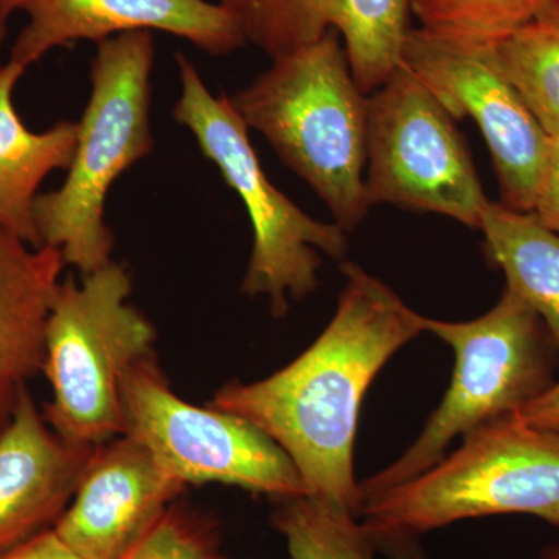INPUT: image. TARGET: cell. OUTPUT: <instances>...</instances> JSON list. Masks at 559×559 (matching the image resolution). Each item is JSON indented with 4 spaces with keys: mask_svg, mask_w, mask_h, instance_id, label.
<instances>
[{
    "mask_svg": "<svg viewBox=\"0 0 559 559\" xmlns=\"http://www.w3.org/2000/svg\"><path fill=\"white\" fill-rule=\"evenodd\" d=\"M179 102L173 116L189 128L221 178L245 202L253 227V250L241 290L263 296L275 318L288 314L290 301L318 288L319 252L345 261L347 231L322 223L297 207L267 179L249 139V128L226 94H210L200 72L178 53Z\"/></svg>",
    "mask_w": 559,
    "mask_h": 559,
    "instance_id": "52a82bcc",
    "label": "cell"
},
{
    "mask_svg": "<svg viewBox=\"0 0 559 559\" xmlns=\"http://www.w3.org/2000/svg\"><path fill=\"white\" fill-rule=\"evenodd\" d=\"M3 38H5V27H3V25H0V49H2ZM2 62H0V69H2Z\"/></svg>",
    "mask_w": 559,
    "mask_h": 559,
    "instance_id": "83f0119b",
    "label": "cell"
},
{
    "mask_svg": "<svg viewBox=\"0 0 559 559\" xmlns=\"http://www.w3.org/2000/svg\"><path fill=\"white\" fill-rule=\"evenodd\" d=\"M370 536L377 550L389 559H430L423 550L418 536L400 533H370Z\"/></svg>",
    "mask_w": 559,
    "mask_h": 559,
    "instance_id": "d4e9b609",
    "label": "cell"
},
{
    "mask_svg": "<svg viewBox=\"0 0 559 559\" xmlns=\"http://www.w3.org/2000/svg\"><path fill=\"white\" fill-rule=\"evenodd\" d=\"M485 252L513 290L543 320L559 359V234L532 212L489 201L481 218Z\"/></svg>",
    "mask_w": 559,
    "mask_h": 559,
    "instance_id": "e0dca14e",
    "label": "cell"
},
{
    "mask_svg": "<svg viewBox=\"0 0 559 559\" xmlns=\"http://www.w3.org/2000/svg\"><path fill=\"white\" fill-rule=\"evenodd\" d=\"M183 489L143 444L120 436L95 448L53 530L80 559H119Z\"/></svg>",
    "mask_w": 559,
    "mask_h": 559,
    "instance_id": "7c38bea8",
    "label": "cell"
},
{
    "mask_svg": "<svg viewBox=\"0 0 559 559\" xmlns=\"http://www.w3.org/2000/svg\"><path fill=\"white\" fill-rule=\"evenodd\" d=\"M25 70L10 60L0 69V229L43 248L35 221L38 189L51 171L69 170L79 121H58L44 132L28 130L13 102Z\"/></svg>",
    "mask_w": 559,
    "mask_h": 559,
    "instance_id": "2e32d148",
    "label": "cell"
},
{
    "mask_svg": "<svg viewBox=\"0 0 559 559\" xmlns=\"http://www.w3.org/2000/svg\"><path fill=\"white\" fill-rule=\"evenodd\" d=\"M0 559H80L66 546L53 527L44 530L13 549L2 551Z\"/></svg>",
    "mask_w": 559,
    "mask_h": 559,
    "instance_id": "603a6c76",
    "label": "cell"
},
{
    "mask_svg": "<svg viewBox=\"0 0 559 559\" xmlns=\"http://www.w3.org/2000/svg\"><path fill=\"white\" fill-rule=\"evenodd\" d=\"M27 2L28 0H0V25L5 27L11 14L22 11Z\"/></svg>",
    "mask_w": 559,
    "mask_h": 559,
    "instance_id": "484cf974",
    "label": "cell"
},
{
    "mask_svg": "<svg viewBox=\"0 0 559 559\" xmlns=\"http://www.w3.org/2000/svg\"><path fill=\"white\" fill-rule=\"evenodd\" d=\"M400 64L421 80L452 119L473 117L487 140L502 204L533 212L550 138L503 75L495 46H465L411 28Z\"/></svg>",
    "mask_w": 559,
    "mask_h": 559,
    "instance_id": "30bf717a",
    "label": "cell"
},
{
    "mask_svg": "<svg viewBox=\"0 0 559 559\" xmlns=\"http://www.w3.org/2000/svg\"><path fill=\"white\" fill-rule=\"evenodd\" d=\"M511 86L549 138H559V5L495 46Z\"/></svg>",
    "mask_w": 559,
    "mask_h": 559,
    "instance_id": "ac0fdd59",
    "label": "cell"
},
{
    "mask_svg": "<svg viewBox=\"0 0 559 559\" xmlns=\"http://www.w3.org/2000/svg\"><path fill=\"white\" fill-rule=\"evenodd\" d=\"M559 0H414L412 14L421 28L465 46H496Z\"/></svg>",
    "mask_w": 559,
    "mask_h": 559,
    "instance_id": "ffe728a7",
    "label": "cell"
},
{
    "mask_svg": "<svg viewBox=\"0 0 559 559\" xmlns=\"http://www.w3.org/2000/svg\"><path fill=\"white\" fill-rule=\"evenodd\" d=\"M121 406L123 436L143 444L183 487L224 484L274 499L308 495L278 444L237 415L180 399L153 353L124 373Z\"/></svg>",
    "mask_w": 559,
    "mask_h": 559,
    "instance_id": "ba28073f",
    "label": "cell"
},
{
    "mask_svg": "<svg viewBox=\"0 0 559 559\" xmlns=\"http://www.w3.org/2000/svg\"><path fill=\"white\" fill-rule=\"evenodd\" d=\"M516 417L535 428L559 432V382H555L538 399L525 404L520 412H516Z\"/></svg>",
    "mask_w": 559,
    "mask_h": 559,
    "instance_id": "cb8c5ba5",
    "label": "cell"
},
{
    "mask_svg": "<svg viewBox=\"0 0 559 559\" xmlns=\"http://www.w3.org/2000/svg\"><path fill=\"white\" fill-rule=\"evenodd\" d=\"M94 451L58 437L22 390L0 432V554L57 524Z\"/></svg>",
    "mask_w": 559,
    "mask_h": 559,
    "instance_id": "5bb4252c",
    "label": "cell"
},
{
    "mask_svg": "<svg viewBox=\"0 0 559 559\" xmlns=\"http://www.w3.org/2000/svg\"><path fill=\"white\" fill-rule=\"evenodd\" d=\"M229 98L246 127L271 143L342 229L348 234L362 223L370 209L369 95L353 79L336 32L272 60L266 72Z\"/></svg>",
    "mask_w": 559,
    "mask_h": 559,
    "instance_id": "7a4b0ae2",
    "label": "cell"
},
{
    "mask_svg": "<svg viewBox=\"0 0 559 559\" xmlns=\"http://www.w3.org/2000/svg\"><path fill=\"white\" fill-rule=\"evenodd\" d=\"M540 559H559L558 544H550V546L544 547V550L540 551Z\"/></svg>",
    "mask_w": 559,
    "mask_h": 559,
    "instance_id": "4316f807",
    "label": "cell"
},
{
    "mask_svg": "<svg viewBox=\"0 0 559 559\" xmlns=\"http://www.w3.org/2000/svg\"><path fill=\"white\" fill-rule=\"evenodd\" d=\"M341 270L336 312L314 344L264 380L223 385L207 406L246 419L278 444L308 495L359 516L353 450L364 395L388 360L426 331V318L358 264L345 260Z\"/></svg>",
    "mask_w": 559,
    "mask_h": 559,
    "instance_id": "6da1fadb",
    "label": "cell"
},
{
    "mask_svg": "<svg viewBox=\"0 0 559 559\" xmlns=\"http://www.w3.org/2000/svg\"><path fill=\"white\" fill-rule=\"evenodd\" d=\"M366 193L370 207L439 213L471 229L489 204L455 120L403 64L369 97Z\"/></svg>",
    "mask_w": 559,
    "mask_h": 559,
    "instance_id": "9c48e42d",
    "label": "cell"
},
{
    "mask_svg": "<svg viewBox=\"0 0 559 559\" xmlns=\"http://www.w3.org/2000/svg\"><path fill=\"white\" fill-rule=\"evenodd\" d=\"M356 518L342 503L304 495L275 499L271 524L290 559H374L377 546Z\"/></svg>",
    "mask_w": 559,
    "mask_h": 559,
    "instance_id": "d6986e66",
    "label": "cell"
},
{
    "mask_svg": "<svg viewBox=\"0 0 559 559\" xmlns=\"http://www.w3.org/2000/svg\"><path fill=\"white\" fill-rule=\"evenodd\" d=\"M425 330L454 352L450 389L409 450L359 484L360 506L432 468L447 455L452 440L516 414L555 384L557 349L549 331L509 288L479 319L443 322L426 318Z\"/></svg>",
    "mask_w": 559,
    "mask_h": 559,
    "instance_id": "5b68a950",
    "label": "cell"
},
{
    "mask_svg": "<svg viewBox=\"0 0 559 559\" xmlns=\"http://www.w3.org/2000/svg\"><path fill=\"white\" fill-rule=\"evenodd\" d=\"M22 11L28 22L10 61L24 69L75 40L98 44L130 32L170 33L210 55H229L246 44L229 11L207 0H28Z\"/></svg>",
    "mask_w": 559,
    "mask_h": 559,
    "instance_id": "4fadbf2b",
    "label": "cell"
},
{
    "mask_svg": "<svg viewBox=\"0 0 559 559\" xmlns=\"http://www.w3.org/2000/svg\"><path fill=\"white\" fill-rule=\"evenodd\" d=\"M66 263L0 229V432L27 381L43 370L47 318Z\"/></svg>",
    "mask_w": 559,
    "mask_h": 559,
    "instance_id": "9a60e30c",
    "label": "cell"
},
{
    "mask_svg": "<svg viewBox=\"0 0 559 559\" xmlns=\"http://www.w3.org/2000/svg\"><path fill=\"white\" fill-rule=\"evenodd\" d=\"M528 514L559 528V432L509 415L463 437L450 457L364 500L370 533L419 536L454 522Z\"/></svg>",
    "mask_w": 559,
    "mask_h": 559,
    "instance_id": "277c9868",
    "label": "cell"
},
{
    "mask_svg": "<svg viewBox=\"0 0 559 559\" xmlns=\"http://www.w3.org/2000/svg\"><path fill=\"white\" fill-rule=\"evenodd\" d=\"M414 0H221L246 43L271 60L310 46L329 32L344 43L364 94L382 86L401 62Z\"/></svg>",
    "mask_w": 559,
    "mask_h": 559,
    "instance_id": "8fae6325",
    "label": "cell"
},
{
    "mask_svg": "<svg viewBox=\"0 0 559 559\" xmlns=\"http://www.w3.org/2000/svg\"><path fill=\"white\" fill-rule=\"evenodd\" d=\"M131 275L112 260L58 288L44 333L43 371L53 399L44 418L75 447L95 450L124 433L121 381L153 353L156 331L130 299Z\"/></svg>",
    "mask_w": 559,
    "mask_h": 559,
    "instance_id": "8992f818",
    "label": "cell"
},
{
    "mask_svg": "<svg viewBox=\"0 0 559 559\" xmlns=\"http://www.w3.org/2000/svg\"><path fill=\"white\" fill-rule=\"evenodd\" d=\"M119 559H224L210 522L179 506L168 507Z\"/></svg>",
    "mask_w": 559,
    "mask_h": 559,
    "instance_id": "44dd1931",
    "label": "cell"
},
{
    "mask_svg": "<svg viewBox=\"0 0 559 559\" xmlns=\"http://www.w3.org/2000/svg\"><path fill=\"white\" fill-rule=\"evenodd\" d=\"M540 223L559 234V138H550L546 168L533 212Z\"/></svg>",
    "mask_w": 559,
    "mask_h": 559,
    "instance_id": "7402d4cb",
    "label": "cell"
},
{
    "mask_svg": "<svg viewBox=\"0 0 559 559\" xmlns=\"http://www.w3.org/2000/svg\"><path fill=\"white\" fill-rule=\"evenodd\" d=\"M151 32L123 33L98 43L92 94L79 121V140L61 189L38 194L35 221L44 246L60 250L66 266L83 275L108 264L114 249L105 202L112 183L153 151Z\"/></svg>",
    "mask_w": 559,
    "mask_h": 559,
    "instance_id": "3957f363",
    "label": "cell"
}]
</instances>
